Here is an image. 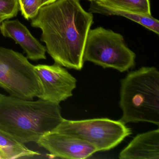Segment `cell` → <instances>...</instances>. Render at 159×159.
Instances as JSON below:
<instances>
[{"label": "cell", "mask_w": 159, "mask_h": 159, "mask_svg": "<svg viewBox=\"0 0 159 159\" xmlns=\"http://www.w3.org/2000/svg\"><path fill=\"white\" fill-rule=\"evenodd\" d=\"M93 23V13L84 10L80 0H56L42 7L31 25L41 30V40L55 64L80 70Z\"/></svg>", "instance_id": "1"}, {"label": "cell", "mask_w": 159, "mask_h": 159, "mask_svg": "<svg viewBox=\"0 0 159 159\" xmlns=\"http://www.w3.org/2000/svg\"><path fill=\"white\" fill-rule=\"evenodd\" d=\"M63 120L59 104L0 94V129L23 144L37 143Z\"/></svg>", "instance_id": "2"}, {"label": "cell", "mask_w": 159, "mask_h": 159, "mask_svg": "<svg viewBox=\"0 0 159 159\" xmlns=\"http://www.w3.org/2000/svg\"><path fill=\"white\" fill-rule=\"evenodd\" d=\"M120 106L124 123L145 122L159 125V72L142 67L121 81Z\"/></svg>", "instance_id": "3"}, {"label": "cell", "mask_w": 159, "mask_h": 159, "mask_svg": "<svg viewBox=\"0 0 159 159\" xmlns=\"http://www.w3.org/2000/svg\"><path fill=\"white\" fill-rule=\"evenodd\" d=\"M136 56L120 33L102 27L89 31L84 52V62L124 72L135 66Z\"/></svg>", "instance_id": "4"}, {"label": "cell", "mask_w": 159, "mask_h": 159, "mask_svg": "<svg viewBox=\"0 0 159 159\" xmlns=\"http://www.w3.org/2000/svg\"><path fill=\"white\" fill-rule=\"evenodd\" d=\"M34 66L22 54L0 46V87L14 97L38 98L41 88Z\"/></svg>", "instance_id": "5"}, {"label": "cell", "mask_w": 159, "mask_h": 159, "mask_svg": "<svg viewBox=\"0 0 159 159\" xmlns=\"http://www.w3.org/2000/svg\"><path fill=\"white\" fill-rule=\"evenodd\" d=\"M54 131L73 136L93 145L98 152L113 148L132 134L120 120L98 118L80 120L64 119Z\"/></svg>", "instance_id": "6"}, {"label": "cell", "mask_w": 159, "mask_h": 159, "mask_svg": "<svg viewBox=\"0 0 159 159\" xmlns=\"http://www.w3.org/2000/svg\"><path fill=\"white\" fill-rule=\"evenodd\" d=\"M34 69L41 88L38 98L59 104L72 96L77 80L63 66L57 64L38 65Z\"/></svg>", "instance_id": "7"}, {"label": "cell", "mask_w": 159, "mask_h": 159, "mask_svg": "<svg viewBox=\"0 0 159 159\" xmlns=\"http://www.w3.org/2000/svg\"><path fill=\"white\" fill-rule=\"evenodd\" d=\"M36 143L53 158L86 159L98 152L94 146L82 139L54 130L43 136Z\"/></svg>", "instance_id": "8"}, {"label": "cell", "mask_w": 159, "mask_h": 159, "mask_svg": "<svg viewBox=\"0 0 159 159\" xmlns=\"http://www.w3.org/2000/svg\"><path fill=\"white\" fill-rule=\"evenodd\" d=\"M0 32L4 37L12 39L19 44L26 54L28 59L33 61L46 59V47L33 37L19 20H4L0 25Z\"/></svg>", "instance_id": "9"}, {"label": "cell", "mask_w": 159, "mask_h": 159, "mask_svg": "<svg viewBox=\"0 0 159 159\" xmlns=\"http://www.w3.org/2000/svg\"><path fill=\"white\" fill-rule=\"evenodd\" d=\"M120 159H159V130L136 136L120 152Z\"/></svg>", "instance_id": "10"}, {"label": "cell", "mask_w": 159, "mask_h": 159, "mask_svg": "<svg viewBox=\"0 0 159 159\" xmlns=\"http://www.w3.org/2000/svg\"><path fill=\"white\" fill-rule=\"evenodd\" d=\"M91 2L89 11L92 13L100 14L106 16H123L139 24L157 35H159V20L152 17V15H145L128 12L100 5L95 1Z\"/></svg>", "instance_id": "11"}, {"label": "cell", "mask_w": 159, "mask_h": 159, "mask_svg": "<svg viewBox=\"0 0 159 159\" xmlns=\"http://www.w3.org/2000/svg\"><path fill=\"white\" fill-rule=\"evenodd\" d=\"M0 153L2 159L31 158L40 155L28 148L10 134L0 129Z\"/></svg>", "instance_id": "12"}, {"label": "cell", "mask_w": 159, "mask_h": 159, "mask_svg": "<svg viewBox=\"0 0 159 159\" xmlns=\"http://www.w3.org/2000/svg\"><path fill=\"white\" fill-rule=\"evenodd\" d=\"M100 5L138 14L152 15L150 0H97Z\"/></svg>", "instance_id": "13"}, {"label": "cell", "mask_w": 159, "mask_h": 159, "mask_svg": "<svg viewBox=\"0 0 159 159\" xmlns=\"http://www.w3.org/2000/svg\"><path fill=\"white\" fill-rule=\"evenodd\" d=\"M19 10L27 20L35 18L41 8L42 0H18Z\"/></svg>", "instance_id": "14"}, {"label": "cell", "mask_w": 159, "mask_h": 159, "mask_svg": "<svg viewBox=\"0 0 159 159\" xmlns=\"http://www.w3.org/2000/svg\"><path fill=\"white\" fill-rule=\"evenodd\" d=\"M19 11L18 0H0V15L11 19L16 16Z\"/></svg>", "instance_id": "15"}, {"label": "cell", "mask_w": 159, "mask_h": 159, "mask_svg": "<svg viewBox=\"0 0 159 159\" xmlns=\"http://www.w3.org/2000/svg\"><path fill=\"white\" fill-rule=\"evenodd\" d=\"M56 1V0H42L41 6L43 7L44 5L50 4Z\"/></svg>", "instance_id": "16"}, {"label": "cell", "mask_w": 159, "mask_h": 159, "mask_svg": "<svg viewBox=\"0 0 159 159\" xmlns=\"http://www.w3.org/2000/svg\"><path fill=\"white\" fill-rule=\"evenodd\" d=\"M7 19H10V18L8 16H5L0 15V25L4 20H7Z\"/></svg>", "instance_id": "17"}, {"label": "cell", "mask_w": 159, "mask_h": 159, "mask_svg": "<svg viewBox=\"0 0 159 159\" xmlns=\"http://www.w3.org/2000/svg\"><path fill=\"white\" fill-rule=\"evenodd\" d=\"M87 1L90 2H92L95 1H97V0H87Z\"/></svg>", "instance_id": "18"}, {"label": "cell", "mask_w": 159, "mask_h": 159, "mask_svg": "<svg viewBox=\"0 0 159 159\" xmlns=\"http://www.w3.org/2000/svg\"><path fill=\"white\" fill-rule=\"evenodd\" d=\"M0 159H1V153H0Z\"/></svg>", "instance_id": "19"}]
</instances>
